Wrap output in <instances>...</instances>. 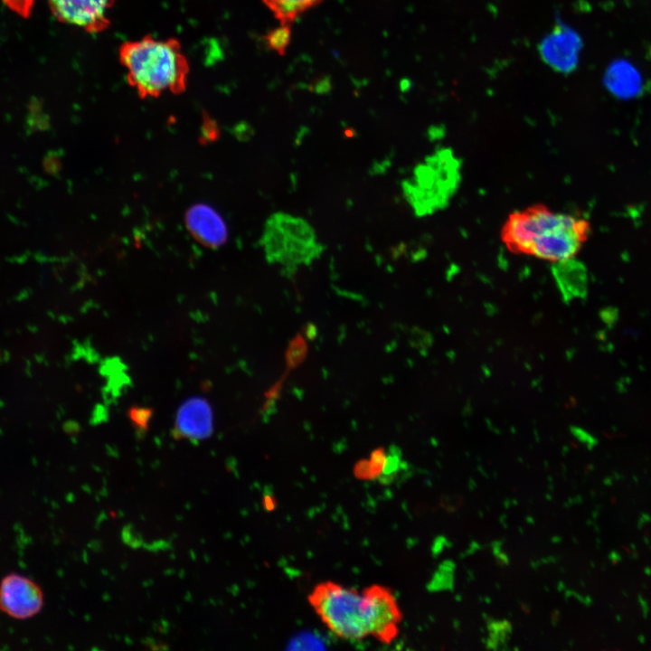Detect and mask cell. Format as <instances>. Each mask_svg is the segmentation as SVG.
Masks as SVG:
<instances>
[{
  "mask_svg": "<svg viewBox=\"0 0 651 651\" xmlns=\"http://www.w3.org/2000/svg\"><path fill=\"white\" fill-rule=\"evenodd\" d=\"M447 545H448V540L442 535L438 536L432 543V547H431L432 553L435 556L440 554Z\"/></svg>",
  "mask_w": 651,
  "mask_h": 651,
  "instance_id": "cell-22",
  "label": "cell"
},
{
  "mask_svg": "<svg viewBox=\"0 0 651 651\" xmlns=\"http://www.w3.org/2000/svg\"><path fill=\"white\" fill-rule=\"evenodd\" d=\"M369 636L390 644L398 635L401 613L390 589L374 584L362 591Z\"/></svg>",
  "mask_w": 651,
  "mask_h": 651,
  "instance_id": "cell-6",
  "label": "cell"
},
{
  "mask_svg": "<svg viewBox=\"0 0 651 651\" xmlns=\"http://www.w3.org/2000/svg\"><path fill=\"white\" fill-rule=\"evenodd\" d=\"M43 606L41 588L32 580L11 573L0 582V610L16 618L26 619L38 614Z\"/></svg>",
  "mask_w": 651,
  "mask_h": 651,
  "instance_id": "cell-8",
  "label": "cell"
},
{
  "mask_svg": "<svg viewBox=\"0 0 651 651\" xmlns=\"http://www.w3.org/2000/svg\"><path fill=\"white\" fill-rule=\"evenodd\" d=\"M354 476L362 480H372L368 459H362L354 465Z\"/></svg>",
  "mask_w": 651,
  "mask_h": 651,
  "instance_id": "cell-21",
  "label": "cell"
},
{
  "mask_svg": "<svg viewBox=\"0 0 651 651\" xmlns=\"http://www.w3.org/2000/svg\"><path fill=\"white\" fill-rule=\"evenodd\" d=\"M590 232L587 219L538 203L513 212L502 228L501 239L513 253L558 262L574 259Z\"/></svg>",
  "mask_w": 651,
  "mask_h": 651,
  "instance_id": "cell-1",
  "label": "cell"
},
{
  "mask_svg": "<svg viewBox=\"0 0 651 651\" xmlns=\"http://www.w3.org/2000/svg\"><path fill=\"white\" fill-rule=\"evenodd\" d=\"M402 464L400 449L397 448H391L387 453L386 462L379 480L384 484L392 482Z\"/></svg>",
  "mask_w": 651,
  "mask_h": 651,
  "instance_id": "cell-16",
  "label": "cell"
},
{
  "mask_svg": "<svg viewBox=\"0 0 651 651\" xmlns=\"http://www.w3.org/2000/svg\"><path fill=\"white\" fill-rule=\"evenodd\" d=\"M308 602L326 627L339 638L358 641L369 636L362 592L335 581L317 584Z\"/></svg>",
  "mask_w": 651,
  "mask_h": 651,
  "instance_id": "cell-3",
  "label": "cell"
},
{
  "mask_svg": "<svg viewBox=\"0 0 651 651\" xmlns=\"http://www.w3.org/2000/svg\"><path fill=\"white\" fill-rule=\"evenodd\" d=\"M458 168L452 153L442 150L416 169L404 189L419 213L431 212L448 202L458 183Z\"/></svg>",
  "mask_w": 651,
  "mask_h": 651,
  "instance_id": "cell-4",
  "label": "cell"
},
{
  "mask_svg": "<svg viewBox=\"0 0 651 651\" xmlns=\"http://www.w3.org/2000/svg\"><path fill=\"white\" fill-rule=\"evenodd\" d=\"M49 4L60 22L96 34L109 27L115 0H49Z\"/></svg>",
  "mask_w": 651,
  "mask_h": 651,
  "instance_id": "cell-7",
  "label": "cell"
},
{
  "mask_svg": "<svg viewBox=\"0 0 651 651\" xmlns=\"http://www.w3.org/2000/svg\"><path fill=\"white\" fill-rule=\"evenodd\" d=\"M4 3L23 17H27L31 14L33 0H3Z\"/></svg>",
  "mask_w": 651,
  "mask_h": 651,
  "instance_id": "cell-20",
  "label": "cell"
},
{
  "mask_svg": "<svg viewBox=\"0 0 651 651\" xmlns=\"http://www.w3.org/2000/svg\"><path fill=\"white\" fill-rule=\"evenodd\" d=\"M129 416L132 423L138 430H144L148 427V423L152 417V411L148 408L133 407L129 410Z\"/></svg>",
  "mask_w": 651,
  "mask_h": 651,
  "instance_id": "cell-18",
  "label": "cell"
},
{
  "mask_svg": "<svg viewBox=\"0 0 651 651\" xmlns=\"http://www.w3.org/2000/svg\"><path fill=\"white\" fill-rule=\"evenodd\" d=\"M118 60L127 81L142 99L180 94L187 87L190 64L175 38L145 35L122 42Z\"/></svg>",
  "mask_w": 651,
  "mask_h": 651,
  "instance_id": "cell-2",
  "label": "cell"
},
{
  "mask_svg": "<svg viewBox=\"0 0 651 651\" xmlns=\"http://www.w3.org/2000/svg\"><path fill=\"white\" fill-rule=\"evenodd\" d=\"M266 233V249L269 259L284 264L301 263L309 259L314 239L310 228L301 220L276 216L270 220Z\"/></svg>",
  "mask_w": 651,
  "mask_h": 651,
  "instance_id": "cell-5",
  "label": "cell"
},
{
  "mask_svg": "<svg viewBox=\"0 0 651 651\" xmlns=\"http://www.w3.org/2000/svg\"><path fill=\"white\" fill-rule=\"evenodd\" d=\"M279 24H290L323 0H261Z\"/></svg>",
  "mask_w": 651,
  "mask_h": 651,
  "instance_id": "cell-12",
  "label": "cell"
},
{
  "mask_svg": "<svg viewBox=\"0 0 651 651\" xmlns=\"http://www.w3.org/2000/svg\"><path fill=\"white\" fill-rule=\"evenodd\" d=\"M552 271L563 297L572 299L585 295L586 271L574 259L555 262Z\"/></svg>",
  "mask_w": 651,
  "mask_h": 651,
  "instance_id": "cell-11",
  "label": "cell"
},
{
  "mask_svg": "<svg viewBox=\"0 0 651 651\" xmlns=\"http://www.w3.org/2000/svg\"><path fill=\"white\" fill-rule=\"evenodd\" d=\"M305 347V343L299 336L291 342L288 353V362L289 365H297L303 359Z\"/></svg>",
  "mask_w": 651,
  "mask_h": 651,
  "instance_id": "cell-19",
  "label": "cell"
},
{
  "mask_svg": "<svg viewBox=\"0 0 651 651\" xmlns=\"http://www.w3.org/2000/svg\"><path fill=\"white\" fill-rule=\"evenodd\" d=\"M290 24H279L278 27L269 31L265 36L268 46L279 55H283L290 42Z\"/></svg>",
  "mask_w": 651,
  "mask_h": 651,
  "instance_id": "cell-15",
  "label": "cell"
},
{
  "mask_svg": "<svg viewBox=\"0 0 651 651\" xmlns=\"http://www.w3.org/2000/svg\"><path fill=\"white\" fill-rule=\"evenodd\" d=\"M188 224L195 237L203 242L217 246L226 239V228L222 220L211 209L201 206L188 213Z\"/></svg>",
  "mask_w": 651,
  "mask_h": 651,
  "instance_id": "cell-10",
  "label": "cell"
},
{
  "mask_svg": "<svg viewBox=\"0 0 651 651\" xmlns=\"http://www.w3.org/2000/svg\"><path fill=\"white\" fill-rule=\"evenodd\" d=\"M455 569L456 564L452 561H443L428 582V590L430 592L451 590L455 582Z\"/></svg>",
  "mask_w": 651,
  "mask_h": 651,
  "instance_id": "cell-14",
  "label": "cell"
},
{
  "mask_svg": "<svg viewBox=\"0 0 651 651\" xmlns=\"http://www.w3.org/2000/svg\"><path fill=\"white\" fill-rule=\"evenodd\" d=\"M387 452L383 448H375L368 459L369 467L372 475V480L379 479L382 474L383 467L386 462Z\"/></svg>",
  "mask_w": 651,
  "mask_h": 651,
  "instance_id": "cell-17",
  "label": "cell"
},
{
  "mask_svg": "<svg viewBox=\"0 0 651 651\" xmlns=\"http://www.w3.org/2000/svg\"><path fill=\"white\" fill-rule=\"evenodd\" d=\"M263 505L267 511H272L276 506L275 496L271 493H268L263 497Z\"/></svg>",
  "mask_w": 651,
  "mask_h": 651,
  "instance_id": "cell-23",
  "label": "cell"
},
{
  "mask_svg": "<svg viewBox=\"0 0 651 651\" xmlns=\"http://www.w3.org/2000/svg\"><path fill=\"white\" fill-rule=\"evenodd\" d=\"M513 627L506 619H492L487 623L486 646L489 649H503L508 644Z\"/></svg>",
  "mask_w": 651,
  "mask_h": 651,
  "instance_id": "cell-13",
  "label": "cell"
},
{
  "mask_svg": "<svg viewBox=\"0 0 651 651\" xmlns=\"http://www.w3.org/2000/svg\"><path fill=\"white\" fill-rule=\"evenodd\" d=\"M212 408L207 399L193 396L186 399L177 409L173 435L176 439L201 441L213 432Z\"/></svg>",
  "mask_w": 651,
  "mask_h": 651,
  "instance_id": "cell-9",
  "label": "cell"
}]
</instances>
